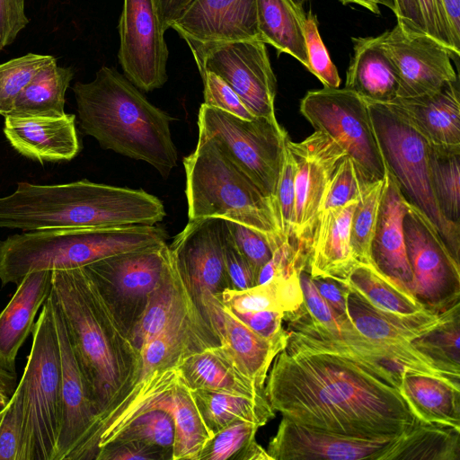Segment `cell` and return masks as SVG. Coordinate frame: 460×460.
Instances as JSON below:
<instances>
[{
	"mask_svg": "<svg viewBox=\"0 0 460 460\" xmlns=\"http://www.w3.org/2000/svg\"><path fill=\"white\" fill-rule=\"evenodd\" d=\"M164 217L163 202L143 190L85 179L50 185L21 181L12 194L0 197V228L155 226Z\"/></svg>",
	"mask_w": 460,
	"mask_h": 460,
	"instance_id": "3957f363",
	"label": "cell"
},
{
	"mask_svg": "<svg viewBox=\"0 0 460 460\" xmlns=\"http://www.w3.org/2000/svg\"><path fill=\"white\" fill-rule=\"evenodd\" d=\"M384 32L376 37L352 38L353 57L345 88L367 102L388 103L397 96L398 74L384 46Z\"/></svg>",
	"mask_w": 460,
	"mask_h": 460,
	"instance_id": "83f0119b",
	"label": "cell"
},
{
	"mask_svg": "<svg viewBox=\"0 0 460 460\" xmlns=\"http://www.w3.org/2000/svg\"><path fill=\"white\" fill-rule=\"evenodd\" d=\"M118 30L123 75L142 91L161 88L168 79L169 50L155 0H123Z\"/></svg>",
	"mask_w": 460,
	"mask_h": 460,
	"instance_id": "e0dca14e",
	"label": "cell"
},
{
	"mask_svg": "<svg viewBox=\"0 0 460 460\" xmlns=\"http://www.w3.org/2000/svg\"><path fill=\"white\" fill-rule=\"evenodd\" d=\"M10 397L5 394L0 393V413L5 409L6 405L10 401Z\"/></svg>",
	"mask_w": 460,
	"mask_h": 460,
	"instance_id": "be15d7a7",
	"label": "cell"
},
{
	"mask_svg": "<svg viewBox=\"0 0 460 460\" xmlns=\"http://www.w3.org/2000/svg\"><path fill=\"white\" fill-rule=\"evenodd\" d=\"M208 327L241 372L264 389L275 357L286 348L288 331L274 339L264 338L239 320L220 299L211 305Z\"/></svg>",
	"mask_w": 460,
	"mask_h": 460,
	"instance_id": "7402d4cb",
	"label": "cell"
},
{
	"mask_svg": "<svg viewBox=\"0 0 460 460\" xmlns=\"http://www.w3.org/2000/svg\"><path fill=\"white\" fill-rule=\"evenodd\" d=\"M460 429L415 422L398 435L383 460H459Z\"/></svg>",
	"mask_w": 460,
	"mask_h": 460,
	"instance_id": "836d02e7",
	"label": "cell"
},
{
	"mask_svg": "<svg viewBox=\"0 0 460 460\" xmlns=\"http://www.w3.org/2000/svg\"><path fill=\"white\" fill-rule=\"evenodd\" d=\"M228 232L238 251L249 263L255 281L262 266L271 258L274 248L266 235L242 224L226 220Z\"/></svg>",
	"mask_w": 460,
	"mask_h": 460,
	"instance_id": "7dc6e473",
	"label": "cell"
},
{
	"mask_svg": "<svg viewBox=\"0 0 460 460\" xmlns=\"http://www.w3.org/2000/svg\"><path fill=\"white\" fill-rule=\"evenodd\" d=\"M183 165L189 220L218 217L242 224L266 235L274 250L286 242L272 201L213 140L199 135Z\"/></svg>",
	"mask_w": 460,
	"mask_h": 460,
	"instance_id": "8992f818",
	"label": "cell"
},
{
	"mask_svg": "<svg viewBox=\"0 0 460 460\" xmlns=\"http://www.w3.org/2000/svg\"><path fill=\"white\" fill-rule=\"evenodd\" d=\"M26 423L20 381L0 418V460H25Z\"/></svg>",
	"mask_w": 460,
	"mask_h": 460,
	"instance_id": "7bdbcfd3",
	"label": "cell"
},
{
	"mask_svg": "<svg viewBox=\"0 0 460 460\" xmlns=\"http://www.w3.org/2000/svg\"><path fill=\"white\" fill-rule=\"evenodd\" d=\"M0 51H1V49H0Z\"/></svg>",
	"mask_w": 460,
	"mask_h": 460,
	"instance_id": "003e7915",
	"label": "cell"
},
{
	"mask_svg": "<svg viewBox=\"0 0 460 460\" xmlns=\"http://www.w3.org/2000/svg\"><path fill=\"white\" fill-rule=\"evenodd\" d=\"M264 394L296 423L352 438L392 439L416 417L400 390L357 360L327 349L286 345Z\"/></svg>",
	"mask_w": 460,
	"mask_h": 460,
	"instance_id": "6da1fadb",
	"label": "cell"
},
{
	"mask_svg": "<svg viewBox=\"0 0 460 460\" xmlns=\"http://www.w3.org/2000/svg\"><path fill=\"white\" fill-rule=\"evenodd\" d=\"M231 312L250 329L264 338L274 339L287 332L282 326L284 317L282 312L273 310Z\"/></svg>",
	"mask_w": 460,
	"mask_h": 460,
	"instance_id": "db71d44e",
	"label": "cell"
},
{
	"mask_svg": "<svg viewBox=\"0 0 460 460\" xmlns=\"http://www.w3.org/2000/svg\"><path fill=\"white\" fill-rule=\"evenodd\" d=\"M367 104L386 168L404 198L434 224L459 261L460 225L448 221L438 206L430 180L429 143L387 103Z\"/></svg>",
	"mask_w": 460,
	"mask_h": 460,
	"instance_id": "52a82bcc",
	"label": "cell"
},
{
	"mask_svg": "<svg viewBox=\"0 0 460 460\" xmlns=\"http://www.w3.org/2000/svg\"><path fill=\"white\" fill-rule=\"evenodd\" d=\"M301 271L295 270L243 290L226 289L222 294V304L233 312L273 310L284 314L293 313L304 303L299 279Z\"/></svg>",
	"mask_w": 460,
	"mask_h": 460,
	"instance_id": "e575fe53",
	"label": "cell"
},
{
	"mask_svg": "<svg viewBox=\"0 0 460 460\" xmlns=\"http://www.w3.org/2000/svg\"><path fill=\"white\" fill-rule=\"evenodd\" d=\"M460 310V303L441 314L425 311L411 315L382 312L349 291L348 312L356 328L378 345L386 358L402 372H414L442 379L460 388V377L438 367L419 351L413 341L430 332Z\"/></svg>",
	"mask_w": 460,
	"mask_h": 460,
	"instance_id": "7c38bea8",
	"label": "cell"
},
{
	"mask_svg": "<svg viewBox=\"0 0 460 460\" xmlns=\"http://www.w3.org/2000/svg\"><path fill=\"white\" fill-rule=\"evenodd\" d=\"M335 280L385 313L411 315L429 311L413 295L382 273L373 263L356 262L343 279Z\"/></svg>",
	"mask_w": 460,
	"mask_h": 460,
	"instance_id": "1f68e13d",
	"label": "cell"
},
{
	"mask_svg": "<svg viewBox=\"0 0 460 460\" xmlns=\"http://www.w3.org/2000/svg\"><path fill=\"white\" fill-rule=\"evenodd\" d=\"M408 204L395 178L386 168V183L371 243V258L382 273L412 295L413 279L403 231Z\"/></svg>",
	"mask_w": 460,
	"mask_h": 460,
	"instance_id": "cb8c5ba5",
	"label": "cell"
},
{
	"mask_svg": "<svg viewBox=\"0 0 460 460\" xmlns=\"http://www.w3.org/2000/svg\"><path fill=\"white\" fill-rule=\"evenodd\" d=\"M295 174L296 161L287 143L273 208L284 240L294 246Z\"/></svg>",
	"mask_w": 460,
	"mask_h": 460,
	"instance_id": "ee69618b",
	"label": "cell"
},
{
	"mask_svg": "<svg viewBox=\"0 0 460 460\" xmlns=\"http://www.w3.org/2000/svg\"><path fill=\"white\" fill-rule=\"evenodd\" d=\"M343 4H359L360 6L367 8L370 12H372L374 14H379L380 10L378 7V4L373 2L372 0H340Z\"/></svg>",
	"mask_w": 460,
	"mask_h": 460,
	"instance_id": "94428289",
	"label": "cell"
},
{
	"mask_svg": "<svg viewBox=\"0 0 460 460\" xmlns=\"http://www.w3.org/2000/svg\"><path fill=\"white\" fill-rule=\"evenodd\" d=\"M292 4L297 7L298 9L304 10V4L306 3L307 0H290Z\"/></svg>",
	"mask_w": 460,
	"mask_h": 460,
	"instance_id": "e7e4bbea",
	"label": "cell"
},
{
	"mask_svg": "<svg viewBox=\"0 0 460 460\" xmlns=\"http://www.w3.org/2000/svg\"><path fill=\"white\" fill-rule=\"evenodd\" d=\"M412 295L429 311L441 314L460 303V263L434 224L408 204L403 218Z\"/></svg>",
	"mask_w": 460,
	"mask_h": 460,
	"instance_id": "5bb4252c",
	"label": "cell"
},
{
	"mask_svg": "<svg viewBox=\"0 0 460 460\" xmlns=\"http://www.w3.org/2000/svg\"><path fill=\"white\" fill-rule=\"evenodd\" d=\"M384 34V46L398 74L396 97L426 94L458 80L451 63L456 55L433 38L407 32L398 23Z\"/></svg>",
	"mask_w": 460,
	"mask_h": 460,
	"instance_id": "d6986e66",
	"label": "cell"
},
{
	"mask_svg": "<svg viewBox=\"0 0 460 460\" xmlns=\"http://www.w3.org/2000/svg\"><path fill=\"white\" fill-rule=\"evenodd\" d=\"M16 373H11L0 366V393L12 397L17 387Z\"/></svg>",
	"mask_w": 460,
	"mask_h": 460,
	"instance_id": "91938a15",
	"label": "cell"
},
{
	"mask_svg": "<svg viewBox=\"0 0 460 460\" xmlns=\"http://www.w3.org/2000/svg\"><path fill=\"white\" fill-rule=\"evenodd\" d=\"M259 38L278 52L296 58L308 69V58L303 31L306 17L304 10L290 0H256Z\"/></svg>",
	"mask_w": 460,
	"mask_h": 460,
	"instance_id": "4dcf8cb0",
	"label": "cell"
},
{
	"mask_svg": "<svg viewBox=\"0 0 460 460\" xmlns=\"http://www.w3.org/2000/svg\"><path fill=\"white\" fill-rule=\"evenodd\" d=\"M193 0H155L157 14L165 32Z\"/></svg>",
	"mask_w": 460,
	"mask_h": 460,
	"instance_id": "6f0895ef",
	"label": "cell"
},
{
	"mask_svg": "<svg viewBox=\"0 0 460 460\" xmlns=\"http://www.w3.org/2000/svg\"><path fill=\"white\" fill-rule=\"evenodd\" d=\"M459 311L447 322L413 341L419 351L433 360L442 370L456 377H460Z\"/></svg>",
	"mask_w": 460,
	"mask_h": 460,
	"instance_id": "60d3db41",
	"label": "cell"
},
{
	"mask_svg": "<svg viewBox=\"0 0 460 460\" xmlns=\"http://www.w3.org/2000/svg\"><path fill=\"white\" fill-rule=\"evenodd\" d=\"M25 0H0V49L13 42L29 23L24 12Z\"/></svg>",
	"mask_w": 460,
	"mask_h": 460,
	"instance_id": "f5cc1de1",
	"label": "cell"
},
{
	"mask_svg": "<svg viewBox=\"0 0 460 460\" xmlns=\"http://www.w3.org/2000/svg\"><path fill=\"white\" fill-rule=\"evenodd\" d=\"M259 428L245 420L226 426L209 437L196 460H272L256 441Z\"/></svg>",
	"mask_w": 460,
	"mask_h": 460,
	"instance_id": "f35d334b",
	"label": "cell"
},
{
	"mask_svg": "<svg viewBox=\"0 0 460 460\" xmlns=\"http://www.w3.org/2000/svg\"><path fill=\"white\" fill-rule=\"evenodd\" d=\"M80 126L103 149L151 164L166 178L177 165L170 116L123 74L103 66L89 83L73 86Z\"/></svg>",
	"mask_w": 460,
	"mask_h": 460,
	"instance_id": "277c9868",
	"label": "cell"
},
{
	"mask_svg": "<svg viewBox=\"0 0 460 460\" xmlns=\"http://www.w3.org/2000/svg\"><path fill=\"white\" fill-rule=\"evenodd\" d=\"M175 367L190 390L204 389L250 398L266 396L264 389L241 372L220 344L187 354Z\"/></svg>",
	"mask_w": 460,
	"mask_h": 460,
	"instance_id": "f1b7e54d",
	"label": "cell"
},
{
	"mask_svg": "<svg viewBox=\"0 0 460 460\" xmlns=\"http://www.w3.org/2000/svg\"><path fill=\"white\" fill-rule=\"evenodd\" d=\"M190 51L207 44L259 39L256 0H193L172 24Z\"/></svg>",
	"mask_w": 460,
	"mask_h": 460,
	"instance_id": "44dd1931",
	"label": "cell"
},
{
	"mask_svg": "<svg viewBox=\"0 0 460 460\" xmlns=\"http://www.w3.org/2000/svg\"><path fill=\"white\" fill-rule=\"evenodd\" d=\"M166 239L155 225L24 231L0 241V281L17 286L31 271L81 268Z\"/></svg>",
	"mask_w": 460,
	"mask_h": 460,
	"instance_id": "5b68a950",
	"label": "cell"
},
{
	"mask_svg": "<svg viewBox=\"0 0 460 460\" xmlns=\"http://www.w3.org/2000/svg\"><path fill=\"white\" fill-rule=\"evenodd\" d=\"M358 201L320 213L307 270L312 279H343L357 262L350 248V222Z\"/></svg>",
	"mask_w": 460,
	"mask_h": 460,
	"instance_id": "4316f807",
	"label": "cell"
},
{
	"mask_svg": "<svg viewBox=\"0 0 460 460\" xmlns=\"http://www.w3.org/2000/svg\"><path fill=\"white\" fill-rule=\"evenodd\" d=\"M455 43L460 48V0H442Z\"/></svg>",
	"mask_w": 460,
	"mask_h": 460,
	"instance_id": "680465c9",
	"label": "cell"
},
{
	"mask_svg": "<svg viewBox=\"0 0 460 460\" xmlns=\"http://www.w3.org/2000/svg\"><path fill=\"white\" fill-rule=\"evenodd\" d=\"M2 413V412H1ZM1 413H0V418H1Z\"/></svg>",
	"mask_w": 460,
	"mask_h": 460,
	"instance_id": "03108f58",
	"label": "cell"
},
{
	"mask_svg": "<svg viewBox=\"0 0 460 460\" xmlns=\"http://www.w3.org/2000/svg\"><path fill=\"white\" fill-rule=\"evenodd\" d=\"M372 1L375 2L377 4H382V5L385 6V7H388L393 12H394V10H395V2H394V0H372Z\"/></svg>",
	"mask_w": 460,
	"mask_h": 460,
	"instance_id": "6125c7cd",
	"label": "cell"
},
{
	"mask_svg": "<svg viewBox=\"0 0 460 460\" xmlns=\"http://www.w3.org/2000/svg\"><path fill=\"white\" fill-rule=\"evenodd\" d=\"M433 145H460V93L458 80L426 94L399 98L387 103Z\"/></svg>",
	"mask_w": 460,
	"mask_h": 460,
	"instance_id": "d4e9b609",
	"label": "cell"
},
{
	"mask_svg": "<svg viewBox=\"0 0 460 460\" xmlns=\"http://www.w3.org/2000/svg\"><path fill=\"white\" fill-rule=\"evenodd\" d=\"M225 231L222 218L189 220L168 245L171 263L208 328L211 305L230 288L223 253Z\"/></svg>",
	"mask_w": 460,
	"mask_h": 460,
	"instance_id": "4fadbf2b",
	"label": "cell"
},
{
	"mask_svg": "<svg viewBox=\"0 0 460 460\" xmlns=\"http://www.w3.org/2000/svg\"><path fill=\"white\" fill-rule=\"evenodd\" d=\"M49 55L28 53L0 64V115L11 113L13 103L37 72L55 60Z\"/></svg>",
	"mask_w": 460,
	"mask_h": 460,
	"instance_id": "b9f144b4",
	"label": "cell"
},
{
	"mask_svg": "<svg viewBox=\"0 0 460 460\" xmlns=\"http://www.w3.org/2000/svg\"><path fill=\"white\" fill-rule=\"evenodd\" d=\"M395 438H352L282 417L267 452L272 460H383Z\"/></svg>",
	"mask_w": 460,
	"mask_h": 460,
	"instance_id": "ffe728a7",
	"label": "cell"
},
{
	"mask_svg": "<svg viewBox=\"0 0 460 460\" xmlns=\"http://www.w3.org/2000/svg\"><path fill=\"white\" fill-rule=\"evenodd\" d=\"M51 294L63 315L96 414L91 441L128 388L139 356L84 267L52 270Z\"/></svg>",
	"mask_w": 460,
	"mask_h": 460,
	"instance_id": "7a4b0ae2",
	"label": "cell"
},
{
	"mask_svg": "<svg viewBox=\"0 0 460 460\" xmlns=\"http://www.w3.org/2000/svg\"><path fill=\"white\" fill-rule=\"evenodd\" d=\"M4 118L3 130L6 139L25 157L40 163L70 161L80 152L75 114H9Z\"/></svg>",
	"mask_w": 460,
	"mask_h": 460,
	"instance_id": "603a6c76",
	"label": "cell"
},
{
	"mask_svg": "<svg viewBox=\"0 0 460 460\" xmlns=\"http://www.w3.org/2000/svg\"><path fill=\"white\" fill-rule=\"evenodd\" d=\"M308 58V70L323 84V87L339 88L341 77L319 34L316 18L309 13L303 23Z\"/></svg>",
	"mask_w": 460,
	"mask_h": 460,
	"instance_id": "f6af8a7d",
	"label": "cell"
},
{
	"mask_svg": "<svg viewBox=\"0 0 460 460\" xmlns=\"http://www.w3.org/2000/svg\"><path fill=\"white\" fill-rule=\"evenodd\" d=\"M200 75L226 83L255 117L276 119L277 80L266 45L259 39L207 44L191 50Z\"/></svg>",
	"mask_w": 460,
	"mask_h": 460,
	"instance_id": "9a60e30c",
	"label": "cell"
},
{
	"mask_svg": "<svg viewBox=\"0 0 460 460\" xmlns=\"http://www.w3.org/2000/svg\"><path fill=\"white\" fill-rule=\"evenodd\" d=\"M199 135L213 140L273 204L288 140L277 119H245L201 104Z\"/></svg>",
	"mask_w": 460,
	"mask_h": 460,
	"instance_id": "9c48e42d",
	"label": "cell"
},
{
	"mask_svg": "<svg viewBox=\"0 0 460 460\" xmlns=\"http://www.w3.org/2000/svg\"><path fill=\"white\" fill-rule=\"evenodd\" d=\"M385 183L386 172L384 179L364 187L353 211L350 222V248L357 262L373 263L371 243Z\"/></svg>",
	"mask_w": 460,
	"mask_h": 460,
	"instance_id": "ab89813d",
	"label": "cell"
},
{
	"mask_svg": "<svg viewBox=\"0 0 460 460\" xmlns=\"http://www.w3.org/2000/svg\"><path fill=\"white\" fill-rule=\"evenodd\" d=\"M108 308L128 334L171 269L165 243L122 252L84 267Z\"/></svg>",
	"mask_w": 460,
	"mask_h": 460,
	"instance_id": "8fae6325",
	"label": "cell"
},
{
	"mask_svg": "<svg viewBox=\"0 0 460 460\" xmlns=\"http://www.w3.org/2000/svg\"><path fill=\"white\" fill-rule=\"evenodd\" d=\"M361 190L355 164L349 156L345 155L328 182L320 213L358 200Z\"/></svg>",
	"mask_w": 460,
	"mask_h": 460,
	"instance_id": "bcb514c9",
	"label": "cell"
},
{
	"mask_svg": "<svg viewBox=\"0 0 460 460\" xmlns=\"http://www.w3.org/2000/svg\"><path fill=\"white\" fill-rule=\"evenodd\" d=\"M312 280L321 296L331 308L339 315L350 319L348 312V296L349 294L348 288L331 278H314Z\"/></svg>",
	"mask_w": 460,
	"mask_h": 460,
	"instance_id": "11a10c76",
	"label": "cell"
},
{
	"mask_svg": "<svg viewBox=\"0 0 460 460\" xmlns=\"http://www.w3.org/2000/svg\"><path fill=\"white\" fill-rule=\"evenodd\" d=\"M22 379L26 423L25 460H55L61 419V361L48 296L32 328Z\"/></svg>",
	"mask_w": 460,
	"mask_h": 460,
	"instance_id": "ba28073f",
	"label": "cell"
},
{
	"mask_svg": "<svg viewBox=\"0 0 460 460\" xmlns=\"http://www.w3.org/2000/svg\"><path fill=\"white\" fill-rule=\"evenodd\" d=\"M73 76L72 68L58 66L56 58L41 67L26 84L17 96L10 114L64 115L66 92Z\"/></svg>",
	"mask_w": 460,
	"mask_h": 460,
	"instance_id": "d590c367",
	"label": "cell"
},
{
	"mask_svg": "<svg viewBox=\"0 0 460 460\" xmlns=\"http://www.w3.org/2000/svg\"><path fill=\"white\" fill-rule=\"evenodd\" d=\"M223 253L229 280V289L243 290L256 286L254 274L249 263L233 242L226 225L223 243Z\"/></svg>",
	"mask_w": 460,
	"mask_h": 460,
	"instance_id": "816d5d0a",
	"label": "cell"
},
{
	"mask_svg": "<svg viewBox=\"0 0 460 460\" xmlns=\"http://www.w3.org/2000/svg\"><path fill=\"white\" fill-rule=\"evenodd\" d=\"M288 146L296 161L294 244L308 265L312 239L328 182L347 154L319 130L299 142L288 139Z\"/></svg>",
	"mask_w": 460,
	"mask_h": 460,
	"instance_id": "2e32d148",
	"label": "cell"
},
{
	"mask_svg": "<svg viewBox=\"0 0 460 460\" xmlns=\"http://www.w3.org/2000/svg\"><path fill=\"white\" fill-rule=\"evenodd\" d=\"M397 23L407 32L427 34L416 0H394ZM428 35V34H427Z\"/></svg>",
	"mask_w": 460,
	"mask_h": 460,
	"instance_id": "9f6ffc18",
	"label": "cell"
},
{
	"mask_svg": "<svg viewBox=\"0 0 460 460\" xmlns=\"http://www.w3.org/2000/svg\"><path fill=\"white\" fill-rule=\"evenodd\" d=\"M188 297L184 286L171 263V269L151 296L140 319L129 333L137 353L167 325Z\"/></svg>",
	"mask_w": 460,
	"mask_h": 460,
	"instance_id": "8d00e7d4",
	"label": "cell"
},
{
	"mask_svg": "<svg viewBox=\"0 0 460 460\" xmlns=\"http://www.w3.org/2000/svg\"><path fill=\"white\" fill-rule=\"evenodd\" d=\"M399 390L415 417L460 429V388L442 379L404 372Z\"/></svg>",
	"mask_w": 460,
	"mask_h": 460,
	"instance_id": "f546056e",
	"label": "cell"
},
{
	"mask_svg": "<svg viewBox=\"0 0 460 460\" xmlns=\"http://www.w3.org/2000/svg\"><path fill=\"white\" fill-rule=\"evenodd\" d=\"M423 19L426 33L456 57L460 48L455 43L442 0H416Z\"/></svg>",
	"mask_w": 460,
	"mask_h": 460,
	"instance_id": "681fc988",
	"label": "cell"
},
{
	"mask_svg": "<svg viewBox=\"0 0 460 460\" xmlns=\"http://www.w3.org/2000/svg\"><path fill=\"white\" fill-rule=\"evenodd\" d=\"M190 393L209 436L234 421L245 420L262 427L275 417L266 396L250 398L204 389Z\"/></svg>",
	"mask_w": 460,
	"mask_h": 460,
	"instance_id": "d6a6232c",
	"label": "cell"
},
{
	"mask_svg": "<svg viewBox=\"0 0 460 460\" xmlns=\"http://www.w3.org/2000/svg\"><path fill=\"white\" fill-rule=\"evenodd\" d=\"M58 340L61 361V419L55 460H83L97 418L63 315L51 292L49 296Z\"/></svg>",
	"mask_w": 460,
	"mask_h": 460,
	"instance_id": "ac0fdd59",
	"label": "cell"
},
{
	"mask_svg": "<svg viewBox=\"0 0 460 460\" xmlns=\"http://www.w3.org/2000/svg\"><path fill=\"white\" fill-rule=\"evenodd\" d=\"M300 111L352 159L362 189L385 178L386 166L367 104L358 94L345 87L312 90L301 100Z\"/></svg>",
	"mask_w": 460,
	"mask_h": 460,
	"instance_id": "30bf717a",
	"label": "cell"
},
{
	"mask_svg": "<svg viewBox=\"0 0 460 460\" xmlns=\"http://www.w3.org/2000/svg\"><path fill=\"white\" fill-rule=\"evenodd\" d=\"M204 84V104L217 108L245 119L256 118L243 104L236 93L219 76L207 72L201 75Z\"/></svg>",
	"mask_w": 460,
	"mask_h": 460,
	"instance_id": "c3c4849f",
	"label": "cell"
},
{
	"mask_svg": "<svg viewBox=\"0 0 460 460\" xmlns=\"http://www.w3.org/2000/svg\"><path fill=\"white\" fill-rule=\"evenodd\" d=\"M95 460H172V456L138 440L114 439L100 448Z\"/></svg>",
	"mask_w": 460,
	"mask_h": 460,
	"instance_id": "f907efd6",
	"label": "cell"
},
{
	"mask_svg": "<svg viewBox=\"0 0 460 460\" xmlns=\"http://www.w3.org/2000/svg\"><path fill=\"white\" fill-rule=\"evenodd\" d=\"M431 186L442 215L459 224L460 207V145L429 146Z\"/></svg>",
	"mask_w": 460,
	"mask_h": 460,
	"instance_id": "74e56055",
	"label": "cell"
},
{
	"mask_svg": "<svg viewBox=\"0 0 460 460\" xmlns=\"http://www.w3.org/2000/svg\"><path fill=\"white\" fill-rule=\"evenodd\" d=\"M52 289V270L27 274L0 312V366L15 372L16 356L31 332L36 314Z\"/></svg>",
	"mask_w": 460,
	"mask_h": 460,
	"instance_id": "484cf974",
	"label": "cell"
}]
</instances>
